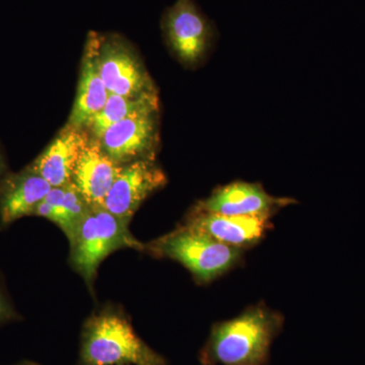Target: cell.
Instances as JSON below:
<instances>
[{
  "label": "cell",
  "mask_w": 365,
  "mask_h": 365,
  "mask_svg": "<svg viewBox=\"0 0 365 365\" xmlns=\"http://www.w3.org/2000/svg\"><path fill=\"white\" fill-rule=\"evenodd\" d=\"M280 326V317L262 306L216 324L203 350L204 364L263 365Z\"/></svg>",
  "instance_id": "obj_1"
},
{
  "label": "cell",
  "mask_w": 365,
  "mask_h": 365,
  "mask_svg": "<svg viewBox=\"0 0 365 365\" xmlns=\"http://www.w3.org/2000/svg\"><path fill=\"white\" fill-rule=\"evenodd\" d=\"M79 365H167L119 312L102 311L83 325Z\"/></svg>",
  "instance_id": "obj_2"
},
{
  "label": "cell",
  "mask_w": 365,
  "mask_h": 365,
  "mask_svg": "<svg viewBox=\"0 0 365 365\" xmlns=\"http://www.w3.org/2000/svg\"><path fill=\"white\" fill-rule=\"evenodd\" d=\"M72 267L93 287L101 263L120 249L143 250L129 230V222L120 220L103 206H91L71 242Z\"/></svg>",
  "instance_id": "obj_3"
},
{
  "label": "cell",
  "mask_w": 365,
  "mask_h": 365,
  "mask_svg": "<svg viewBox=\"0 0 365 365\" xmlns=\"http://www.w3.org/2000/svg\"><path fill=\"white\" fill-rule=\"evenodd\" d=\"M151 247L160 256L179 262L202 283L210 282L235 267L244 252L186 225L160 237Z\"/></svg>",
  "instance_id": "obj_4"
},
{
  "label": "cell",
  "mask_w": 365,
  "mask_h": 365,
  "mask_svg": "<svg viewBox=\"0 0 365 365\" xmlns=\"http://www.w3.org/2000/svg\"><path fill=\"white\" fill-rule=\"evenodd\" d=\"M160 25L168 47L187 67L202 64L217 39L215 24L195 0H177L165 9Z\"/></svg>",
  "instance_id": "obj_5"
},
{
  "label": "cell",
  "mask_w": 365,
  "mask_h": 365,
  "mask_svg": "<svg viewBox=\"0 0 365 365\" xmlns=\"http://www.w3.org/2000/svg\"><path fill=\"white\" fill-rule=\"evenodd\" d=\"M97 62L98 71L110 93L139 97L158 93L133 48L120 36H100Z\"/></svg>",
  "instance_id": "obj_6"
},
{
  "label": "cell",
  "mask_w": 365,
  "mask_h": 365,
  "mask_svg": "<svg viewBox=\"0 0 365 365\" xmlns=\"http://www.w3.org/2000/svg\"><path fill=\"white\" fill-rule=\"evenodd\" d=\"M167 184V177L155 160H139L122 167L103 207L120 220L130 222L141 204Z\"/></svg>",
  "instance_id": "obj_7"
},
{
  "label": "cell",
  "mask_w": 365,
  "mask_h": 365,
  "mask_svg": "<svg viewBox=\"0 0 365 365\" xmlns=\"http://www.w3.org/2000/svg\"><path fill=\"white\" fill-rule=\"evenodd\" d=\"M103 150L118 165L155 160L158 145V113L125 119L98 138Z\"/></svg>",
  "instance_id": "obj_8"
},
{
  "label": "cell",
  "mask_w": 365,
  "mask_h": 365,
  "mask_svg": "<svg viewBox=\"0 0 365 365\" xmlns=\"http://www.w3.org/2000/svg\"><path fill=\"white\" fill-rule=\"evenodd\" d=\"M292 203V199L270 195L260 184L235 181L218 187L196 208L223 215L271 218L281 208Z\"/></svg>",
  "instance_id": "obj_9"
},
{
  "label": "cell",
  "mask_w": 365,
  "mask_h": 365,
  "mask_svg": "<svg viewBox=\"0 0 365 365\" xmlns=\"http://www.w3.org/2000/svg\"><path fill=\"white\" fill-rule=\"evenodd\" d=\"M186 227L228 246L245 250L263 239L270 227V217L223 215L196 208Z\"/></svg>",
  "instance_id": "obj_10"
},
{
  "label": "cell",
  "mask_w": 365,
  "mask_h": 365,
  "mask_svg": "<svg viewBox=\"0 0 365 365\" xmlns=\"http://www.w3.org/2000/svg\"><path fill=\"white\" fill-rule=\"evenodd\" d=\"M90 141L83 128L66 124L46 150L30 165L52 187H62L72 181L81 153Z\"/></svg>",
  "instance_id": "obj_11"
},
{
  "label": "cell",
  "mask_w": 365,
  "mask_h": 365,
  "mask_svg": "<svg viewBox=\"0 0 365 365\" xmlns=\"http://www.w3.org/2000/svg\"><path fill=\"white\" fill-rule=\"evenodd\" d=\"M98 34L90 33L81 61L78 93L67 123L78 128L85 129L90 126L93 118L105 107L110 95L98 71Z\"/></svg>",
  "instance_id": "obj_12"
},
{
  "label": "cell",
  "mask_w": 365,
  "mask_h": 365,
  "mask_svg": "<svg viewBox=\"0 0 365 365\" xmlns=\"http://www.w3.org/2000/svg\"><path fill=\"white\" fill-rule=\"evenodd\" d=\"M52 189L44 178L30 168L6 175L0 181V223H11L33 215L36 207Z\"/></svg>",
  "instance_id": "obj_13"
},
{
  "label": "cell",
  "mask_w": 365,
  "mask_h": 365,
  "mask_svg": "<svg viewBox=\"0 0 365 365\" xmlns=\"http://www.w3.org/2000/svg\"><path fill=\"white\" fill-rule=\"evenodd\" d=\"M122 167L103 150L98 139H90L78 158L71 182L91 206H103Z\"/></svg>",
  "instance_id": "obj_14"
},
{
  "label": "cell",
  "mask_w": 365,
  "mask_h": 365,
  "mask_svg": "<svg viewBox=\"0 0 365 365\" xmlns=\"http://www.w3.org/2000/svg\"><path fill=\"white\" fill-rule=\"evenodd\" d=\"M155 113H160L158 93L139 97H123L116 93H110L105 107L93 118L88 128L93 138L98 139L110 126L118 122Z\"/></svg>",
  "instance_id": "obj_15"
},
{
  "label": "cell",
  "mask_w": 365,
  "mask_h": 365,
  "mask_svg": "<svg viewBox=\"0 0 365 365\" xmlns=\"http://www.w3.org/2000/svg\"><path fill=\"white\" fill-rule=\"evenodd\" d=\"M33 215L41 216L58 225L71 242L78 225L72 220L63 204V188L52 187L44 200L36 207Z\"/></svg>",
  "instance_id": "obj_16"
},
{
  "label": "cell",
  "mask_w": 365,
  "mask_h": 365,
  "mask_svg": "<svg viewBox=\"0 0 365 365\" xmlns=\"http://www.w3.org/2000/svg\"><path fill=\"white\" fill-rule=\"evenodd\" d=\"M18 317L16 312L14 311L11 300L7 297L6 290L0 284V324L7 323L13 321Z\"/></svg>",
  "instance_id": "obj_17"
},
{
  "label": "cell",
  "mask_w": 365,
  "mask_h": 365,
  "mask_svg": "<svg viewBox=\"0 0 365 365\" xmlns=\"http://www.w3.org/2000/svg\"><path fill=\"white\" fill-rule=\"evenodd\" d=\"M6 170L7 165L6 160H4V155H2L1 151H0V181H1L2 178L6 176Z\"/></svg>",
  "instance_id": "obj_18"
},
{
  "label": "cell",
  "mask_w": 365,
  "mask_h": 365,
  "mask_svg": "<svg viewBox=\"0 0 365 365\" xmlns=\"http://www.w3.org/2000/svg\"><path fill=\"white\" fill-rule=\"evenodd\" d=\"M16 365H39V364H33V362H21V364H16Z\"/></svg>",
  "instance_id": "obj_19"
}]
</instances>
